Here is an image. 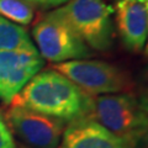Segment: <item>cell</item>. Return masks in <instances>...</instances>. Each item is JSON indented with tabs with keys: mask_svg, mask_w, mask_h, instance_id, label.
I'll return each mask as SVG.
<instances>
[{
	"mask_svg": "<svg viewBox=\"0 0 148 148\" xmlns=\"http://www.w3.org/2000/svg\"><path fill=\"white\" fill-rule=\"evenodd\" d=\"M10 104L72 122L89 119L92 96L54 69L38 72Z\"/></svg>",
	"mask_w": 148,
	"mask_h": 148,
	"instance_id": "obj_1",
	"label": "cell"
},
{
	"mask_svg": "<svg viewBox=\"0 0 148 148\" xmlns=\"http://www.w3.org/2000/svg\"><path fill=\"white\" fill-rule=\"evenodd\" d=\"M88 47L108 51L114 42V9L104 0H69L62 8L53 10Z\"/></svg>",
	"mask_w": 148,
	"mask_h": 148,
	"instance_id": "obj_2",
	"label": "cell"
},
{
	"mask_svg": "<svg viewBox=\"0 0 148 148\" xmlns=\"http://www.w3.org/2000/svg\"><path fill=\"white\" fill-rule=\"evenodd\" d=\"M89 119L135 148L148 127V115L131 94L101 95L92 99Z\"/></svg>",
	"mask_w": 148,
	"mask_h": 148,
	"instance_id": "obj_3",
	"label": "cell"
},
{
	"mask_svg": "<svg viewBox=\"0 0 148 148\" xmlns=\"http://www.w3.org/2000/svg\"><path fill=\"white\" fill-rule=\"evenodd\" d=\"M53 68L89 95L116 94L130 90L133 85L122 68L103 61L75 59L57 63Z\"/></svg>",
	"mask_w": 148,
	"mask_h": 148,
	"instance_id": "obj_4",
	"label": "cell"
},
{
	"mask_svg": "<svg viewBox=\"0 0 148 148\" xmlns=\"http://www.w3.org/2000/svg\"><path fill=\"white\" fill-rule=\"evenodd\" d=\"M41 57L54 63L86 58L91 51L75 32L53 11L41 18L32 29Z\"/></svg>",
	"mask_w": 148,
	"mask_h": 148,
	"instance_id": "obj_5",
	"label": "cell"
},
{
	"mask_svg": "<svg viewBox=\"0 0 148 148\" xmlns=\"http://www.w3.org/2000/svg\"><path fill=\"white\" fill-rule=\"evenodd\" d=\"M5 121L10 131L35 148H58L66 125L62 120L12 104L5 114Z\"/></svg>",
	"mask_w": 148,
	"mask_h": 148,
	"instance_id": "obj_6",
	"label": "cell"
},
{
	"mask_svg": "<svg viewBox=\"0 0 148 148\" xmlns=\"http://www.w3.org/2000/svg\"><path fill=\"white\" fill-rule=\"evenodd\" d=\"M43 64L38 52L0 51V100L10 104Z\"/></svg>",
	"mask_w": 148,
	"mask_h": 148,
	"instance_id": "obj_7",
	"label": "cell"
},
{
	"mask_svg": "<svg viewBox=\"0 0 148 148\" xmlns=\"http://www.w3.org/2000/svg\"><path fill=\"white\" fill-rule=\"evenodd\" d=\"M114 11L125 47L131 52H141L148 37V11L145 0H116Z\"/></svg>",
	"mask_w": 148,
	"mask_h": 148,
	"instance_id": "obj_8",
	"label": "cell"
},
{
	"mask_svg": "<svg viewBox=\"0 0 148 148\" xmlns=\"http://www.w3.org/2000/svg\"><path fill=\"white\" fill-rule=\"evenodd\" d=\"M58 148H133L91 119L69 122Z\"/></svg>",
	"mask_w": 148,
	"mask_h": 148,
	"instance_id": "obj_9",
	"label": "cell"
},
{
	"mask_svg": "<svg viewBox=\"0 0 148 148\" xmlns=\"http://www.w3.org/2000/svg\"><path fill=\"white\" fill-rule=\"evenodd\" d=\"M0 51L38 52L24 27L3 16H0Z\"/></svg>",
	"mask_w": 148,
	"mask_h": 148,
	"instance_id": "obj_10",
	"label": "cell"
},
{
	"mask_svg": "<svg viewBox=\"0 0 148 148\" xmlns=\"http://www.w3.org/2000/svg\"><path fill=\"white\" fill-rule=\"evenodd\" d=\"M0 16L17 25H29L34 20V5L25 0H0Z\"/></svg>",
	"mask_w": 148,
	"mask_h": 148,
	"instance_id": "obj_11",
	"label": "cell"
},
{
	"mask_svg": "<svg viewBox=\"0 0 148 148\" xmlns=\"http://www.w3.org/2000/svg\"><path fill=\"white\" fill-rule=\"evenodd\" d=\"M0 148H16L12 133L1 112H0Z\"/></svg>",
	"mask_w": 148,
	"mask_h": 148,
	"instance_id": "obj_12",
	"label": "cell"
},
{
	"mask_svg": "<svg viewBox=\"0 0 148 148\" xmlns=\"http://www.w3.org/2000/svg\"><path fill=\"white\" fill-rule=\"evenodd\" d=\"M26 3L31 4L34 6H40V8H54L66 4L69 0H25Z\"/></svg>",
	"mask_w": 148,
	"mask_h": 148,
	"instance_id": "obj_13",
	"label": "cell"
},
{
	"mask_svg": "<svg viewBox=\"0 0 148 148\" xmlns=\"http://www.w3.org/2000/svg\"><path fill=\"white\" fill-rule=\"evenodd\" d=\"M138 104H140L141 109L145 111V112L148 115V85L142 88V90L140 91V96H138Z\"/></svg>",
	"mask_w": 148,
	"mask_h": 148,
	"instance_id": "obj_14",
	"label": "cell"
},
{
	"mask_svg": "<svg viewBox=\"0 0 148 148\" xmlns=\"http://www.w3.org/2000/svg\"><path fill=\"white\" fill-rule=\"evenodd\" d=\"M137 145H140V148H148V127L142 135V137L140 138Z\"/></svg>",
	"mask_w": 148,
	"mask_h": 148,
	"instance_id": "obj_15",
	"label": "cell"
},
{
	"mask_svg": "<svg viewBox=\"0 0 148 148\" xmlns=\"http://www.w3.org/2000/svg\"><path fill=\"white\" fill-rule=\"evenodd\" d=\"M145 3H146V6H147V11H148V0H145ZM148 38V37H147ZM146 54L148 56V43H147V47H146Z\"/></svg>",
	"mask_w": 148,
	"mask_h": 148,
	"instance_id": "obj_16",
	"label": "cell"
},
{
	"mask_svg": "<svg viewBox=\"0 0 148 148\" xmlns=\"http://www.w3.org/2000/svg\"><path fill=\"white\" fill-rule=\"evenodd\" d=\"M20 148H29V147H25V146H24V147H22V146H21V147H20Z\"/></svg>",
	"mask_w": 148,
	"mask_h": 148,
	"instance_id": "obj_17",
	"label": "cell"
}]
</instances>
